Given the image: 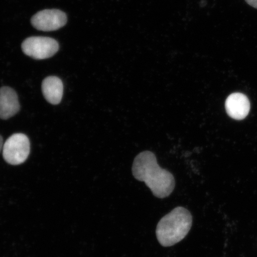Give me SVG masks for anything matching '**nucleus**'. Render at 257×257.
<instances>
[{
    "label": "nucleus",
    "instance_id": "f257e3e1",
    "mask_svg": "<svg viewBox=\"0 0 257 257\" xmlns=\"http://www.w3.org/2000/svg\"><path fill=\"white\" fill-rule=\"evenodd\" d=\"M134 178L146 183L153 195L159 198L168 197L175 187V180L171 173L161 168L155 154L146 151L138 154L134 161Z\"/></svg>",
    "mask_w": 257,
    "mask_h": 257
},
{
    "label": "nucleus",
    "instance_id": "f03ea898",
    "mask_svg": "<svg viewBox=\"0 0 257 257\" xmlns=\"http://www.w3.org/2000/svg\"><path fill=\"white\" fill-rule=\"evenodd\" d=\"M192 224L190 212L184 207H176L157 224V240L164 247L173 246L185 238L191 230Z\"/></svg>",
    "mask_w": 257,
    "mask_h": 257
},
{
    "label": "nucleus",
    "instance_id": "7ed1b4c3",
    "mask_svg": "<svg viewBox=\"0 0 257 257\" xmlns=\"http://www.w3.org/2000/svg\"><path fill=\"white\" fill-rule=\"evenodd\" d=\"M2 151L6 162L11 165H21L30 155V140L25 134H14L4 143Z\"/></svg>",
    "mask_w": 257,
    "mask_h": 257
},
{
    "label": "nucleus",
    "instance_id": "20e7f679",
    "mask_svg": "<svg viewBox=\"0 0 257 257\" xmlns=\"http://www.w3.org/2000/svg\"><path fill=\"white\" fill-rule=\"evenodd\" d=\"M22 49L26 55L32 59L44 60L55 55L59 50V44L53 38L31 37L23 42Z\"/></svg>",
    "mask_w": 257,
    "mask_h": 257
},
{
    "label": "nucleus",
    "instance_id": "39448f33",
    "mask_svg": "<svg viewBox=\"0 0 257 257\" xmlns=\"http://www.w3.org/2000/svg\"><path fill=\"white\" fill-rule=\"evenodd\" d=\"M32 26L38 31L50 32L59 30L65 26L67 16L58 9H46L38 12L31 18Z\"/></svg>",
    "mask_w": 257,
    "mask_h": 257
},
{
    "label": "nucleus",
    "instance_id": "423d86ee",
    "mask_svg": "<svg viewBox=\"0 0 257 257\" xmlns=\"http://www.w3.org/2000/svg\"><path fill=\"white\" fill-rule=\"evenodd\" d=\"M250 107L248 97L242 93H233L228 96L225 102L227 114L234 120L245 118L249 113Z\"/></svg>",
    "mask_w": 257,
    "mask_h": 257
},
{
    "label": "nucleus",
    "instance_id": "0eeeda50",
    "mask_svg": "<svg viewBox=\"0 0 257 257\" xmlns=\"http://www.w3.org/2000/svg\"><path fill=\"white\" fill-rule=\"evenodd\" d=\"M20 109L17 94L8 86L0 88V118L7 120L18 113Z\"/></svg>",
    "mask_w": 257,
    "mask_h": 257
},
{
    "label": "nucleus",
    "instance_id": "6e6552de",
    "mask_svg": "<svg viewBox=\"0 0 257 257\" xmlns=\"http://www.w3.org/2000/svg\"><path fill=\"white\" fill-rule=\"evenodd\" d=\"M42 91L44 98L49 103L59 104L63 97V84L56 76H48L42 83Z\"/></svg>",
    "mask_w": 257,
    "mask_h": 257
},
{
    "label": "nucleus",
    "instance_id": "1a4fd4ad",
    "mask_svg": "<svg viewBox=\"0 0 257 257\" xmlns=\"http://www.w3.org/2000/svg\"><path fill=\"white\" fill-rule=\"evenodd\" d=\"M247 4L257 9V0H245Z\"/></svg>",
    "mask_w": 257,
    "mask_h": 257
},
{
    "label": "nucleus",
    "instance_id": "9d476101",
    "mask_svg": "<svg viewBox=\"0 0 257 257\" xmlns=\"http://www.w3.org/2000/svg\"><path fill=\"white\" fill-rule=\"evenodd\" d=\"M3 145H4V143H3V139L2 137L0 136V152L3 150Z\"/></svg>",
    "mask_w": 257,
    "mask_h": 257
}]
</instances>
